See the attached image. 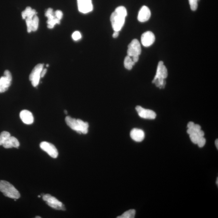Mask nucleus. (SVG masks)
I'll use <instances>...</instances> for the list:
<instances>
[{"instance_id": "f257e3e1", "label": "nucleus", "mask_w": 218, "mask_h": 218, "mask_svg": "<svg viewBox=\"0 0 218 218\" xmlns=\"http://www.w3.org/2000/svg\"><path fill=\"white\" fill-rule=\"evenodd\" d=\"M127 16V11L123 6H120L115 9L110 17L112 28L114 31L119 32L125 24V18Z\"/></svg>"}, {"instance_id": "f03ea898", "label": "nucleus", "mask_w": 218, "mask_h": 218, "mask_svg": "<svg viewBox=\"0 0 218 218\" xmlns=\"http://www.w3.org/2000/svg\"><path fill=\"white\" fill-rule=\"evenodd\" d=\"M65 121L67 125L78 133L83 134L88 133L89 125L87 122H84L79 119L72 118L69 116L66 117Z\"/></svg>"}, {"instance_id": "7ed1b4c3", "label": "nucleus", "mask_w": 218, "mask_h": 218, "mask_svg": "<svg viewBox=\"0 0 218 218\" xmlns=\"http://www.w3.org/2000/svg\"><path fill=\"white\" fill-rule=\"evenodd\" d=\"M168 76V72L166 66L162 61H159L157 66L156 75L152 81L153 83L156 85V87L160 88H165L166 85L165 79Z\"/></svg>"}, {"instance_id": "20e7f679", "label": "nucleus", "mask_w": 218, "mask_h": 218, "mask_svg": "<svg viewBox=\"0 0 218 218\" xmlns=\"http://www.w3.org/2000/svg\"><path fill=\"white\" fill-rule=\"evenodd\" d=\"M0 191L4 196L13 199H19L20 193L12 185L6 181H0Z\"/></svg>"}, {"instance_id": "39448f33", "label": "nucleus", "mask_w": 218, "mask_h": 218, "mask_svg": "<svg viewBox=\"0 0 218 218\" xmlns=\"http://www.w3.org/2000/svg\"><path fill=\"white\" fill-rule=\"evenodd\" d=\"M43 199L46 202V204L48 206L54 209L58 210H66L65 207L62 203L50 194H44Z\"/></svg>"}, {"instance_id": "423d86ee", "label": "nucleus", "mask_w": 218, "mask_h": 218, "mask_svg": "<svg viewBox=\"0 0 218 218\" xmlns=\"http://www.w3.org/2000/svg\"><path fill=\"white\" fill-rule=\"evenodd\" d=\"M44 65L39 63L36 66L29 76V80L32 86L36 87L38 85L41 78V72L43 69Z\"/></svg>"}, {"instance_id": "0eeeda50", "label": "nucleus", "mask_w": 218, "mask_h": 218, "mask_svg": "<svg viewBox=\"0 0 218 218\" xmlns=\"http://www.w3.org/2000/svg\"><path fill=\"white\" fill-rule=\"evenodd\" d=\"M12 81L11 73L8 70L4 72V76L0 78V93L6 91L10 85Z\"/></svg>"}, {"instance_id": "6e6552de", "label": "nucleus", "mask_w": 218, "mask_h": 218, "mask_svg": "<svg viewBox=\"0 0 218 218\" xmlns=\"http://www.w3.org/2000/svg\"><path fill=\"white\" fill-rule=\"evenodd\" d=\"M141 45L138 40L133 39L128 45L127 55L130 57L134 56H139L141 54Z\"/></svg>"}, {"instance_id": "1a4fd4ad", "label": "nucleus", "mask_w": 218, "mask_h": 218, "mask_svg": "<svg viewBox=\"0 0 218 218\" xmlns=\"http://www.w3.org/2000/svg\"><path fill=\"white\" fill-rule=\"evenodd\" d=\"M40 146L41 149L46 152L51 157L54 158L58 157V150L53 144L46 141H43L41 143Z\"/></svg>"}, {"instance_id": "9d476101", "label": "nucleus", "mask_w": 218, "mask_h": 218, "mask_svg": "<svg viewBox=\"0 0 218 218\" xmlns=\"http://www.w3.org/2000/svg\"><path fill=\"white\" fill-rule=\"evenodd\" d=\"M45 16L48 18L47 23L48 24L47 27L48 28H53L56 24H59L60 23V20L56 18L52 9H48L45 12Z\"/></svg>"}, {"instance_id": "9b49d317", "label": "nucleus", "mask_w": 218, "mask_h": 218, "mask_svg": "<svg viewBox=\"0 0 218 218\" xmlns=\"http://www.w3.org/2000/svg\"><path fill=\"white\" fill-rule=\"evenodd\" d=\"M79 11L83 14L90 12L93 9L91 0H77Z\"/></svg>"}, {"instance_id": "f8f14e48", "label": "nucleus", "mask_w": 218, "mask_h": 218, "mask_svg": "<svg viewBox=\"0 0 218 218\" xmlns=\"http://www.w3.org/2000/svg\"><path fill=\"white\" fill-rule=\"evenodd\" d=\"M139 116L142 118L147 119H154L156 118V113L152 110L145 109L138 105L135 108Z\"/></svg>"}, {"instance_id": "ddd939ff", "label": "nucleus", "mask_w": 218, "mask_h": 218, "mask_svg": "<svg viewBox=\"0 0 218 218\" xmlns=\"http://www.w3.org/2000/svg\"><path fill=\"white\" fill-rule=\"evenodd\" d=\"M155 41V35L150 31L145 32L141 36V43L144 47H150L154 43Z\"/></svg>"}, {"instance_id": "4468645a", "label": "nucleus", "mask_w": 218, "mask_h": 218, "mask_svg": "<svg viewBox=\"0 0 218 218\" xmlns=\"http://www.w3.org/2000/svg\"><path fill=\"white\" fill-rule=\"evenodd\" d=\"M151 17V11L149 8L143 6L140 9L138 15V20L140 22H144L148 21Z\"/></svg>"}, {"instance_id": "2eb2a0df", "label": "nucleus", "mask_w": 218, "mask_h": 218, "mask_svg": "<svg viewBox=\"0 0 218 218\" xmlns=\"http://www.w3.org/2000/svg\"><path fill=\"white\" fill-rule=\"evenodd\" d=\"M130 136L134 141L140 142L144 140L145 135L143 130L139 128H135L130 131Z\"/></svg>"}, {"instance_id": "dca6fc26", "label": "nucleus", "mask_w": 218, "mask_h": 218, "mask_svg": "<svg viewBox=\"0 0 218 218\" xmlns=\"http://www.w3.org/2000/svg\"><path fill=\"white\" fill-rule=\"evenodd\" d=\"M20 117L24 123L31 125L34 122V117L32 113L27 110H23L20 113Z\"/></svg>"}, {"instance_id": "f3484780", "label": "nucleus", "mask_w": 218, "mask_h": 218, "mask_svg": "<svg viewBox=\"0 0 218 218\" xmlns=\"http://www.w3.org/2000/svg\"><path fill=\"white\" fill-rule=\"evenodd\" d=\"M3 145V147L6 149L12 147L18 148L19 146V143L16 137L10 136L5 141Z\"/></svg>"}, {"instance_id": "a211bd4d", "label": "nucleus", "mask_w": 218, "mask_h": 218, "mask_svg": "<svg viewBox=\"0 0 218 218\" xmlns=\"http://www.w3.org/2000/svg\"><path fill=\"white\" fill-rule=\"evenodd\" d=\"M38 24L39 18L36 15L33 17L29 27L27 28L28 32L30 33L32 31L34 32V31H37L38 28Z\"/></svg>"}, {"instance_id": "6ab92c4d", "label": "nucleus", "mask_w": 218, "mask_h": 218, "mask_svg": "<svg viewBox=\"0 0 218 218\" xmlns=\"http://www.w3.org/2000/svg\"><path fill=\"white\" fill-rule=\"evenodd\" d=\"M37 14L35 9H32L30 6H28L25 10L21 13L23 19H26V18L33 17Z\"/></svg>"}, {"instance_id": "aec40b11", "label": "nucleus", "mask_w": 218, "mask_h": 218, "mask_svg": "<svg viewBox=\"0 0 218 218\" xmlns=\"http://www.w3.org/2000/svg\"><path fill=\"white\" fill-rule=\"evenodd\" d=\"M124 63L125 67L127 70H130L132 69L133 66L134 65L135 63L133 61L131 57L127 56L125 58Z\"/></svg>"}, {"instance_id": "412c9836", "label": "nucleus", "mask_w": 218, "mask_h": 218, "mask_svg": "<svg viewBox=\"0 0 218 218\" xmlns=\"http://www.w3.org/2000/svg\"><path fill=\"white\" fill-rule=\"evenodd\" d=\"M136 211L134 209H130L124 212L121 215L117 217V218H134L135 215Z\"/></svg>"}, {"instance_id": "4be33fe9", "label": "nucleus", "mask_w": 218, "mask_h": 218, "mask_svg": "<svg viewBox=\"0 0 218 218\" xmlns=\"http://www.w3.org/2000/svg\"><path fill=\"white\" fill-rule=\"evenodd\" d=\"M11 136L10 134L7 131H3L0 134V145H3L5 141Z\"/></svg>"}, {"instance_id": "5701e85b", "label": "nucleus", "mask_w": 218, "mask_h": 218, "mask_svg": "<svg viewBox=\"0 0 218 218\" xmlns=\"http://www.w3.org/2000/svg\"><path fill=\"white\" fill-rule=\"evenodd\" d=\"M198 0H189L190 6L192 10L194 11L197 9L198 4L197 2Z\"/></svg>"}, {"instance_id": "b1692460", "label": "nucleus", "mask_w": 218, "mask_h": 218, "mask_svg": "<svg viewBox=\"0 0 218 218\" xmlns=\"http://www.w3.org/2000/svg\"><path fill=\"white\" fill-rule=\"evenodd\" d=\"M190 139L192 142L194 144H197L198 142V140L199 139V137L197 135V133H193L192 134L190 135Z\"/></svg>"}, {"instance_id": "393cba45", "label": "nucleus", "mask_w": 218, "mask_h": 218, "mask_svg": "<svg viewBox=\"0 0 218 218\" xmlns=\"http://www.w3.org/2000/svg\"><path fill=\"white\" fill-rule=\"evenodd\" d=\"M72 38L74 41H78L81 38V34L79 31H75L72 34Z\"/></svg>"}, {"instance_id": "a878e982", "label": "nucleus", "mask_w": 218, "mask_h": 218, "mask_svg": "<svg viewBox=\"0 0 218 218\" xmlns=\"http://www.w3.org/2000/svg\"><path fill=\"white\" fill-rule=\"evenodd\" d=\"M206 142L205 138H204V137H201L199 138L197 144L199 147L201 148L204 146Z\"/></svg>"}, {"instance_id": "bb28decb", "label": "nucleus", "mask_w": 218, "mask_h": 218, "mask_svg": "<svg viewBox=\"0 0 218 218\" xmlns=\"http://www.w3.org/2000/svg\"><path fill=\"white\" fill-rule=\"evenodd\" d=\"M55 16H56V18H58L59 20H61L62 19L63 16L62 12L60 10H57L55 12Z\"/></svg>"}, {"instance_id": "cd10ccee", "label": "nucleus", "mask_w": 218, "mask_h": 218, "mask_svg": "<svg viewBox=\"0 0 218 218\" xmlns=\"http://www.w3.org/2000/svg\"><path fill=\"white\" fill-rule=\"evenodd\" d=\"M187 133L189 135H190L193 133H197V132L194 128H188L187 130Z\"/></svg>"}, {"instance_id": "c85d7f7f", "label": "nucleus", "mask_w": 218, "mask_h": 218, "mask_svg": "<svg viewBox=\"0 0 218 218\" xmlns=\"http://www.w3.org/2000/svg\"><path fill=\"white\" fill-rule=\"evenodd\" d=\"M197 135L199 136V137H204V131L203 130H200L197 133Z\"/></svg>"}, {"instance_id": "c756f323", "label": "nucleus", "mask_w": 218, "mask_h": 218, "mask_svg": "<svg viewBox=\"0 0 218 218\" xmlns=\"http://www.w3.org/2000/svg\"><path fill=\"white\" fill-rule=\"evenodd\" d=\"M132 60L135 63H136L137 62L139 59V56H134L132 57Z\"/></svg>"}, {"instance_id": "7c9ffc66", "label": "nucleus", "mask_w": 218, "mask_h": 218, "mask_svg": "<svg viewBox=\"0 0 218 218\" xmlns=\"http://www.w3.org/2000/svg\"><path fill=\"white\" fill-rule=\"evenodd\" d=\"M47 72V69L45 68L43 69L42 70L41 72V77H43L45 74H46V72Z\"/></svg>"}, {"instance_id": "2f4dec72", "label": "nucleus", "mask_w": 218, "mask_h": 218, "mask_svg": "<svg viewBox=\"0 0 218 218\" xmlns=\"http://www.w3.org/2000/svg\"><path fill=\"white\" fill-rule=\"evenodd\" d=\"M195 124L192 122H190L187 124V127L188 128H192L194 127Z\"/></svg>"}, {"instance_id": "473e14b6", "label": "nucleus", "mask_w": 218, "mask_h": 218, "mask_svg": "<svg viewBox=\"0 0 218 218\" xmlns=\"http://www.w3.org/2000/svg\"><path fill=\"white\" fill-rule=\"evenodd\" d=\"M118 35L119 31H114L113 34V37H114V38H117L118 36Z\"/></svg>"}, {"instance_id": "72a5a7b5", "label": "nucleus", "mask_w": 218, "mask_h": 218, "mask_svg": "<svg viewBox=\"0 0 218 218\" xmlns=\"http://www.w3.org/2000/svg\"><path fill=\"white\" fill-rule=\"evenodd\" d=\"M215 144L216 146V147L217 148V149H218V139H217V140H216L215 142Z\"/></svg>"}, {"instance_id": "f704fd0d", "label": "nucleus", "mask_w": 218, "mask_h": 218, "mask_svg": "<svg viewBox=\"0 0 218 218\" xmlns=\"http://www.w3.org/2000/svg\"><path fill=\"white\" fill-rule=\"evenodd\" d=\"M64 112L65 114H68L67 111L66 110H65L64 111Z\"/></svg>"}, {"instance_id": "c9c22d12", "label": "nucleus", "mask_w": 218, "mask_h": 218, "mask_svg": "<svg viewBox=\"0 0 218 218\" xmlns=\"http://www.w3.org/2000/svg\"><path fill=\"white\" fill-rule=\"evenodd\" d=\"M216 183H217V185H218V178H217V181H216Z\"/></svg>"}, {"instance_id": "e433bc0d", "label": "nucleus", "mask_w": 218, "mask_h": 218, "mask_svg": "<svg viewBox=\"0 0 218 218\" xmlns=\"http://www.w3.org/2000/svg\"><path fill=\"white\" fill-rule=\"evenodd\" d=\"M36 218H41V217L38 216V217H36Z\"/></svg>"}, {"instance_id": "4c0bfd02", "label": "nucleus", "mask_w": 218, "mask_h": 218, "mask_svg": "<svg viewBox=\"0 0 218 218\" xmlns=\"http://www.w3.org/2000/svg\"><path fill=\"white\" fill-rule=\"evenodd\" d=\"M48 66H49L48 65V64H47V65H46V66H47V67H48Z\"/></svg>"}, {"instance_id": "58836bf2", "label": "nucleus", "mask_w": 218, "mask_h": 218, "mask_svg": "<svg viewBox=\"0 0 218 218\" xmlns=\"http://www.w3.org/2000/svg\"><path fill=\"white\" fill-rule=\"evenodd\" d=\"M38 197H40L41 196H38Z\"/></svg>"}]
</instances>
